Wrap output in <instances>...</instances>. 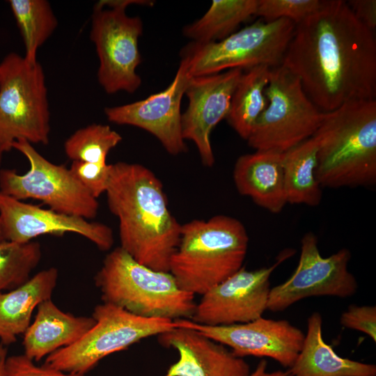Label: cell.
<instances>
[{"label": "cell", "mask_w": 376, "mask_h": 376, "mask_svg": "<svg viewBox=\"0 0 376 376\" xmlns=\"http://www.w3.org/2000/svg\"><path fill=\"white\" fill-rule=\"evenodd\" d=\"M323 112L375 100L376 40L347 2L326 0L296 24L282 64Z\"/></svg>", "instance_id": "obj_1"}, {"label": "cell", "mask_w": 376, "mask_h": 376, "mask_svg": "<svg viewBox=\"0 0 376 376\" xmlns=\"http://www.w3.org/2000/svg\"><path fill=\"white\" fill-rule=\"evenodd\" d=\"M105 194L118 219L120 246L141 264L169 272L182 225L169 210L159 178L143 165L116 162L111 164Z\"/></svg>", "instance_id": "obj_2"}, {"label": "cell", "mask_w": 376, "mask_h": 376, "mask_svg": "<svg viewBox=\"0 0 376 376\" xmlns=\"http://www.w3.org/2000/svg\"><path fill=\"white\" fill-rule=\"evenodd\" d=\"M318 144L315 176L322 187L376 182V100L347 102L323 112L313 135Z\"/></svg>", "instance_id": "obj_3"}, {"label": "cell", "mask_w": 376, "mask_h": 376, "mask_svg": "<svg viewBox=\"0 0 376 376\" xmlns=\"http://www.w3.org/2000/svg\"><path fill=\"white\" fill-rule=\"evenodd\" d=\"M248 244L246 230L235 218L194 219L182 225L169 272L182 290L203 295L243 267Z\"/></svg>", "instance_id": "obj_4"}, {"label": "cell", "mask_w": 376, "mask_h": 376, "mask_svg": "<svg viewBox=\"0 0 376 376\" xmlns=\"http://www.w3.org/2000/svg\"><path fill=\"white\" fill-rule=\"evenodd\" d=\"M94 280L103 303L139 317L190 320L196 306L169 272L141 264L120 246L105 256Z\"/></svg>", "instance_id": "obj_5"}, {"label": "cell", "mask_w": 376, "mask_h": 376, "mask_svg": "<svg viewBox=\"0 0 376 376\" xmlns=\"http://www.w3.org/2000/svg\"><path fill=\"white\" fill-rule=\"evenodd\" d=\"M50 112L42 67L15 52L0 63V164L13 144L49 141Z\"/></svg>", "instance_id": "obj_6"}, {"label": "cell", "mask_w": 376, "mask_h": 376, "mask_svg": "<svg viewBox=\"0 0 376 376\" xmlns=\"http://www.w3.org/2000/svg\"><path fill=\"white\" fill-rule=\"evenodd\" d=\"M296 24L286 19L258 20L216 42H191L182 49L191 77L231 69L243 70L258 65L282 64Z\"/></svg>", "instance_id": "obj_7"}, {"label": "cell", "mask_w": 376, "mask_h": 376, "mask_svg": "<svg viewBox=\"0 0 376 376\" xmlns=\"http://www.w3.org/2000/svg\"><path fill=\"white\" fill-rule=\"evenodd\" d=\"M143 0H101L93 8L90 38L99 58L97 81L108 94L134 93L141 84L136 70L141 63L139 39L143 22L130 17V5L143 6Z\"/></svg>", "instance_id": "obj_8"}, {"label": "cell", "mask_w": 376, "mask_h": 376, "mask_svg": "<svg viewBox=\"0 0 376 376\" xmlns=\"http://www.w3.org/2000/svg\"><path fill=\"white\" fill-rule=\"evenodd\" d=\"M264 94L267 104L246 140L249 146L283 153L313 136L323 111L295 75L282 65L271 68Z\"/></svg>", "instance_id": "obj_9"}, {"label": "cell", "mask_w": 376, "mask_h": 376, "mask_svg": "<svg viewBox=\"0 0 376 376\" xmlns=\"http://www.w3.org/2000/svg\"><path fill=\"white\" fill-rule=\"evenodd\" d=\"M92 317L95 325L79 341L50 354L43 364L86 375L107 356L177 327L174 320L139 317L103 302L95 307Z\"/></svg>", "instance_id": "obj_10"}, {"label": "cell", "mask_w": 376, "mask_h": 376, "mask_svg": "<svg viewBox=\"0 0 376 376\" xmlns=\"http://www.w3.org/2000/svg\"><path fill=\"white\" fill-rule=\"evenodd\" d=\"M13 148L28 160L30 168L24 174L15 169L0 171V191L17 200L32 198L56 212L94 219L99 203L63 164L52 163L41 155L28 141H15Z\"/></svg>", "instance_id": "obj_11"}, {"label": "cell", "mask_w": 376, "mask_h": 376, "mask_svg": "<svg viewBox=\"0 0 376 376\" xmlns=\"http://www.w3.org/2000/svg\"><path fill=\"white\" fill-rule=\"evenodd\" d=\"M351 253L346 248L329 257L320 254L318 238L312 232L301 240L297 267L285 282L270 289L267 310L283 311L294 304L311 297L347 298L357 292L355 276L348 270Z\"/></svg>", "instance_id": "obj_12"}, {"label": "cell", "mask_w": 376, "mask_h": 376, "mask_svg": "<svg viewBox=\"0 0 376 376\" xmlns=\"http://www.w3.org/2000/svg\"><path fill=\"white\" fill-rule=\"evenodd\" d=\"M284 251L269 267L237 272L204 293L196 304L191 321L206 326H226L253 321L267 310L270 276L291 256Z\"/></svg>", "instance_id": "obj_13"}, {"label": "cell", "mask_w": 376, "mask_h": 376, "mask_svg": "<svg viewBox=\"0 0 376 376\" xmlns=\"http://www.w3.org/2000/svg\"><path fill=\"white\" fill-rule=\"evenodd\" d=\"M178 327L189 328L228 347L240 358H270L290 368L299 353L305 334L286 320L260 317L253 321L226 326H206L189 319L174 320Z\"/></svg>", "instance_id": "obj_14"}, {"label": "cell", "mask_w": 376, "mask_h": 376, "mask_svg": "<svg viewBox=\"0 0 376 376\" xmlns=\"http://www.w3.org/2000/svg\"><path fill=\"white\" fill-rule=\"evenodd\" d=\"M191 77L185 59L181 61L171 83L164 91L132 103L106 107L111 123L134 126L150 133L171 155L187 151L182 135L181 101Z\"/></svg>", "instance_id": "obj_15"}, {"label": "cell", "mask_w": 376, "mask_h": 376, "mask_svg": "<svg viewBox=\"0 0 376 376\" xmlns=\"http://www.w3.org/2000/svg\"><path fill=\"white\" fill-rule=\"evenodd\" d=\"M240 68L220 73L191 77L185 95L188 106L181 117L184 140L194 143L203 164L210 167L214 163L211 133L226 118L231 98L243 73Z\"/></svg>", "instance_id": "obj_16"}, {"label": "cell", "mask_w": 376, "mask_h": 376, "mask_svg": "<svg viewBox=\"0 0 376 376\" xmlns=\"http://www.w3.org/2000/svg\"><path fill=\"white\" fill-rule=\"evenodd\" d=\"M0 221L6 240L26 243L43 235L78 234L101 251H109L114 239L106 224L26 203L0 191Z\"/></svg>", "instance_id": "obj_17"}, {"label": "cell", "mask_w": 376, "mask_h": 376, "mask_svg": "<svg viewBox=\"0 0 376 376\" xmlns=\"http://www.w3.org/2000/svg\"><path fill=\"white\" fill-rule=\"evenodd\" d=\"M157 340L179 354L164 376H246L250 373L243 358L195 330L177 326L159 334Z\"/></svg>", "instance_id": "obj_18"}, {"label": "cell", "mask_w": 376, "mask_h": 376, "mask_svg": "<svg viewBox=\"0 0 376 376\" xmlns=\"http://www.w3.org/2000/svg\"><path fill=\"white\" fill-rule=\"evenodd\" d=\"M233 176L240 194L250 197L256 205L270 212H280L288 203L283 153L256 150L241 155L235 164Z\"/></svg>", "instance_id": "obj_19"}, {"label": "cell", "mask_w": 376, "mask_h": 376, "mask_svg": "<svg viewBox=\"0 0 376 376\" xmlns=\"http://www.w3.org/2000/svg\"><path fill=\"white\" fill-rule=\"evenodd\" d=\"M95 324L92 316H76L60 309L52 299L44 301L24 334V354L39 361L79 341Z\"/></svg>", "instance_id": "obj_20"}, {"label": "cell", "mask_w": 376, "mask_h": 376, "mask_svg": "<svg viewBox=\"0 0 376 376\" xmlns=\"http://www.w3.org/2000/svg\"><path fill=\"white\" fill-rule=\"evenodd\" d=\"M322 317L315 311L307 318L301 349L288 370L290 376H376V366L336 354L323 338Z\"/></svg>", "instance_id": "obj_21"}, {"label": "cell", "mask_w": 376, "mask_h": 376, "mask_svg": "<svg viewBox=\"0 0 376 376\" xmlns=\"http://www.w3.org/2000/svg\"><path fill=\"white\" fill-rule=\"evenodd\" d=\"M58 272L51 267L40 271L20 286L0 293V343L4 346L16 342L31 324L38 306L52 295Z\"/></svg>", "instance_id": "obj_22"}, {"label": "cell", "mask_w": 376, "mask_h": 376, "mask_svg": "<svg viewBox=\"0 0 376 376\" xmlns=\"http://www.w3.org/2000/svg\"><path fill=\"white\" fill-rule=\"evenodd\" d=\"M318 144L312 136L283 152L287 203L317 206L322 197L315 176Z\"/></svg>", "instance_id": "obj_23"}, {"label": "cell", "mask_w": 376, "mask_h": 376, "mask_svg": "<svg viewBox=\"0 0 376 376\" xmlns=\"http://www.w3.org/2000/svg\"><path fill=\"white\" fill-rule=\"evenodd\" d=\"M270 69L267 65H258L244 70L233 92L226 118L244 139L247 140L267 107L264 91L269 82Z\"/></svg>", "instance_id": "obj_24"}, {"label": "cell", "mask_w": 376, "mask_h": 376, "mask_svg": "<svg viewBox=\"0 0 376 376\" xmlns=\"http://www.w3.org/2000/svg\"><path fill=\"white\" fill-rule=\"evenodd\" d=\"M258 3V0H213L201 18L184 26L183 35L199 43L221 40L256 16Z\"/></svg>", "instance_id": "obj_25"}, {"label": "cell", "mask_w": 376, "mask_h": 376, "mask_svg": "<svg viewBox=\"0 0 376 376\" xmlns=\"http://www.w3.org/2000/svg\"><path fill=\"white\" fill-rule=\"evenodd\" d=\"M25 48L24 57L37 61L38 49L58 26L50 3L46 0H9Z\"/></svg>", "instance_id": "obj_26"}, {"label": "cell", "mask_w": 376, "mask_h": 376, "mask_svg": "<svg viewBox=\"0 0 376 376\" xmlns=\"http://www.w3.org/2000/svg\"><path fill=\"white\" fill-rule=\"evenodd\" d=\"M121 141L120 134L109 125L93 123L71 134L63 149L72 161L106 164L108 154Z\"/></svg>", "instance_id": "obj_27"}, {"label": "cell", "mask_w": 376, "mask_h": 376, "mask_svg": "<svg viewBox=\"0 0 376 376\" xmlns=\"http://www.w3.org/2000/svg\"><path fill=\"white\" fill-rule=\"evenodd\" d=\"M42 257L38 242L0 243V293L13 290L31 278Z\"/></svg>", "instance_id": "obj_28"}, {"label": "cell", "mask_w": 376, "mask_h": 376, "mask_svg": "<svg viewBox=\"0 0 376 376\" xmlns=\"http://www.w3.org/2000/svg\"><path fill=\"white\" fill-rule=\"evenodd\" d=\"M320 0H258L256 16L265 22L286 19L297 24L322 6Z\"/></svg>", "instance_id": "obj_29"}, {"label": "cell", "mask_w": 376, "mask_h": 376, "mask_svg": "<svg viewBox=\"0 0 376 376\" xmlns=\"http://www.w3.org/2000/svg\"><path fill=\"white\" fill-rule=\"evenodd\" d=\"M70 171L80 184L95 198L106 192L111 164L72 161Z\"/></svg>", "instance_id": "obj_30"}, {"label": "cell", "mask_w": 376, "mask_h": 376, "mask_svg": "<svg viewBox=\"0 0 376 376\" xmlns=\"http://www.w3.org/2000/svg\"><path fill=\"white\" fill-rule=\"evenodd\" d=\"M340 324L350 329L367 335L376 342V306L351 304L340 317Z\"/></svg>", "instance_id": "obj_31"}, {"label": "cell", "mask_w": 376, "mask_h": 376, "mask_svg": "<svg viewBox=\"0 0 376 376\" xmlns=\"http://www.w3.org/2000/svg\"><path fill=\"white\" fill-rule=\"evenodd\" d=\"M6 376H86L84 374L67 373L50 368L44 364L37 366L26 355L7 357L5 361Z\"/></svg>", "instance_id": "obj_32"}, {"label": "cell", "mask_w": 376, "mask_h": 376, "mask_svg": "<svg viewBox=\"0 0 376 376\" xmlns=\"http://www.w3.org/2000/svg\"><path fill=\"white\" fill-rule=\"evenodd\" d=\"M346 2L357 19L374 32L376 28V1L350 0Z\"/></svg>", "instance_id": "obj_33"}, {"label": "cell", "mask_w": 376, "mask_h": 376, "mask_svg": "<svg viewBox=\"0 0 376 376\" xmlns=\"http://www.w3.org/2000/svg\"><path fill=\"white\" fill-rule=\"evenodd\" d=\"M267 366V361L265 359H262L257 364L255 369L246 376H290L288 370L284 371L278 370L269 371Z\"/></svg>", "instance_id": "obj_34"}, {"label": "cell", "mask_w": 376, "mask_h": 376, "mask_svg": "<svg viewBox=\"0 0 376 376\" xmlns=\"http://www.w3.org/2000/svg\"><path fill=\"white\" fill-rule=\"evenodd\" d=\"M8 357V350L6 346L0 343V376L5 375V361Z\"/></svg>", "instance_id": "obj_35"}, {"label": "cell", "mask_w": 376, "mask_h": 376, "mask_svg": "<svg viewBox=\"0 0 376 376\" xmlns=\"http://www.w3.org/2000/svg\"><path fill=\"white\" fill-rule=\"evenodd\" d=\"M5 240H6V238H5V236H4L3 231L1 222L0 221V243L5 241Z\"/></svg>", "instance_id": "obj_36"}]
</instances>
